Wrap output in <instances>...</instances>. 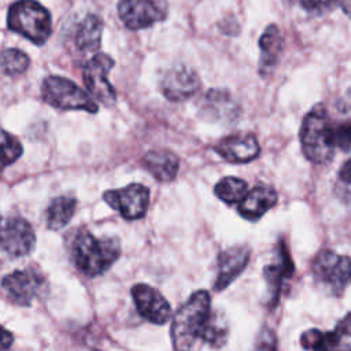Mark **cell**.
I'll list each match as a JSON object with an SVG mask.
<instances>
[{
    "instance_id": "obj_1",
    "label": "cell",
    "mask_w": 351,
    "mask_h": 351,
    "mask_svg": "<svg viewBox=\"0 0 351 351\" xmlns=\"http://www.w3.org/2000/svg\"><path fill=\"white\" fill-rule=\"evenodd\" d=\"M121 244L115 237H96L86 229H80L71 241V261L88 277L107 271L119 258Z\"/></svg>"
},
{
    "instance_id": "obj_6",
    "label": "cell",
    "mask_w": 351,
    "mask_h": 351,
    "mask_svg": "<svg viewBox=\"0 0 351 351\" xmlns=\"http://www.w3.org/2000/svg\"><path fill=\"white\" fill-rule=\"evenodd\" d=\"M41 95L45 103L59 110H84L88 112H97L99 110L96 101L86 92L64 77H47L41 85Z\"/></svg>"
},
{
    "instance_id": "obj_14",
    "label": "cell",
    "mask_w": 351,
    "mask_h": 351,
    "mask_svg": "<svg viewBox=\"0 0 351 351\" xmlns=\"http://www.w3.org/2000/svg\"><path fill=\"white\" fill-rule=\"evenodd\" d=\"M200 81L197 74L188 66H176L162 78V93L170 101H184L193 96L199 89Z\"/></svg>"
},
{
    "instance_id": "obj_31",
    "label": "cell",
    "mask_w": 351,
    "mask_h": 351,
    "mask_svg": "<svg viewBox=\"0 0 351 351\" xmlns=\"http://www.w3.org/2000/svg\"><path fill=\"white\" fill-rule=\"evenodd\" d=\"M335 140L336 148L344 152L351 151V119L335 125Z\"/></svg>"
},
{
    "instance_id": "obj_5",
    "label": "cell",
    "mask_w": 351,
    "mask_h": 351,
    "mask_svg": "<svg viewBox=\"0 0 351 351\" xmlns=\"http://www.w3.org/2000/svg\"><path fill=\"white\" fill-rule=\"evenodd\" d=\"M314 280L330 295L340 296L351 282V256L321 250L311 262Z\"/></svg>"
},
{
    "instance_id": "obj_25",
    "label": "cell",
    "mask_w": 351,
    "mask_h": 351,
    "mask_svg": "<svg viewBox=\"0 0 351 351\" xmlns=\"http://www.w3.org/2000/svg\"><path fill=\"white\" fill-rule=\"evenodd\" d=\"M329 351H351V313L344 315L332 332H326Z\"/></svg>"
},
{
    "instance_id": "obj_17",
    "label": "cell",
    "mask_w": 351,
    "mask_h": 351,
    "mask_svg": "<svg viewBox=\"0 0 351 351\" xmlns=\"http://www.w3.org/2000/svg\"><path fill=\"white\" fill-rule=\"evenodd\" d=\"M278 195L270 185H256L245 193L239 203L237 211L248 221H258L266 211L276 206Z\"/></svg>"
},
{
    "instance_id": "obj_34",
    "label": "cell",
    "mask_w": 351,
    "mask_h": 351,
    "mask_svg": "<svg viewBox=\"0 0 351 351\" xmlns=\"http://www.w3.org/2000/svg\"><path fill=\"white\" fill-rule=\"evenodd\" d=\"M340 5L341 10L344 11V14L351 18V0H340Z\"/></svg>"
},
{
    "instance_id": "obj_12",
    "label": "cell",
    "mask_w": 351,
    "mask_h": 351,
    "mask_svg": "<svg viewBox=\"0 0 351 351\" xmlns=\"http://www.w3.org/2000/svg\"><path fill=\"white\" fill-rule=\"evenodd\" d=\"M132 298L137 313L155 325L166 324L171 317V306L166 298L147 284H136L132 288Z\"/></svg>"
},
{
    "instance_id": "obj_18",
    "label": "cell",
    "mask_w": 351,
    "mask_h": 351,
    "mask_svg": "<svg viewBox=\"0 0 351 351\" xmlns=\"http://www.w3.org/2000/svg\"><path fill=\"white\" fill-rule=\"evenodd\" d=\"M261 60L259 74L266 77L276 69L281 51H282V36L276 25H269L259 38Z\"/></svg>"
},
{
    "instance_id": "obj_27",
    "label": "cell",
    "mask_w": 351,
    "mask_h": 351,
    "mask_svg": "<svg viewBox=\"0 0 351 351\" xmlns=\"http://www.w3.org/2000/svg\"><path fill=\"white\" fill-rule=\"evenodd\" d=\"M23 152L21 141L0 128V169L12 165Z\"/></svg>"
},
{
    "instance_id": "obj_4",
    "label": "cell",
    "mask_w": 351,
    "mask_h": 351,
    "mask_svg": "<svg viewBox=\"0 0 351 351\" xmlns=\"http://www.w3.org/2000/svg\"><path fill=\"white\" fill-rule=\"evenodd\" d=\"M7 25L11 30L37 45H43L52 32L51 14L36 0L12 3L8 10Z\"/></svg>"
},
{
    "instance_id": "obj_16",
    "label": "cell",
    "mask_w": 351,
    "mask_h": 351,
    "mask_svg": "<svg viewBox=\"0 0 351 351\" xmlns=\"http://www.w3.org/2000/svg\"><path fill=\"white\" fill-rule=\"evenodd\" d=\"M251 250L247 245H234L226 248L218 255V273L214 289L221 292L229 287L247 267Z\"/></svg>"
},
{
    "instance_id": "obj_13",
    "label": "cell",
    "mask_w": 351,
    "mask_h": 351,
    "mask_svg": "<svg viewBox=\"0 0 351 351\" xmlns=\"http://www.w3.org/2000/svg\"><path fill=\"white\" fill-rule=\"evenodd\" d=\"M277 247V262H273L263 267V277L266 280L267 288V304L271 308L276 307L278 303L284 280L291 278L295 273V265L289 255L287 244L284 241H280Z\"/></svg>"
},
{
    "instance_id": "obj_22",
    "label": "cell",
    "mask_w": 351,
    "mask_h": 351,
    "mask_svg": "<svg viewBox=\"0 0 351 351\" xmlns=\"http://www.w3.org/2000/svg\"><path fill=\"white\" fill-rule=\"evenodd\" d=\"M77 200L71 196H58L51 200L47 208V226L52 230L64 228L73 218Z\"/></svg>"
},
{
    "instance_id": "obj_33",
    "label": "cell",
    "mask_w": 351,
    "mask_h": 351,
    "mask_svg": "<svg viewBox=\"0 0 351 351\" xmlns=\"http://www.w3.org/2000/svg\"><path fill=\"white\" fill-rule=\"evenodd\" d=\"M12 343H14L12 333L0 325V351L8 350Z\"/></svg>"
},
{
    "instance_id": "obj_32",
    "label": "cell",
    "mask_w": 351,
    "mask_h": 351,
    "mask_svg": "<svg viewBox=\"0 0 351 351\" xmlns=\"http://www.w3.org/2000/svg\"><path fill=\"white\" fill-rule=\"evenodd\" d=\"M339 4V0H300V5L313 14H325L332 11Z\"/></svg>"
},
{
    "instance_id": "obj_7",
    "label": "cell",
    "mask_w": 351,
    "mask_h": 351,
    "mask_svg": "<svg viewBox=\"0 0 351 351\" xmlns=\"http://www.w3.org/2000/svg\"><path fill=\"white\" fill-rule=\"evenodd\" d=\"M8 298L19 306H30L33 300L43 298L48 291L45 277L37 269H19L1 280Z\"/></svg>"
},
{
    "instance_id": "obj_10",
    "label": "cell",
    "mask_w": 351,
    "mask_h": 351,
    "mask_svg": "<svg viewBox=\"0 0 351 351\" xmlns=\"http://www.w3.org/2000/svg\"><path fill=\"white\" fill-rule=\"evenodd\" d=\"M103 200L125 219L143 218L149 206V191L141 184H129L103 193Z\"/></svg>"
},
{
    "instance_id": "obj_9",
    "label": "cell",
    "mask_w": 351,
    "mask_h": 351,
    "mask_svg": "<svg viewBox=\"0 0 351 351\" xmlns=\"http://www.w3.org/2000/svg\"><path fill=\"white\" fill-rule=\"evenodd\" d=\"M118 14L130 30H140L160 22L167 15L166 0H119Z\"/></svg>"
},
{
    "instance_id": "obj_23",
    "label": "cell",
    "mask_w": 351,
    "mask_h": 351,
    "mask_svg": "<svg viewBox=\"0 0 351 351\" xmlns=\"http://www.w3.org/2000/svg\"><path fill=\"white\" fill-rule=\"evenodd\" d=\"M203 108L215 117L232 119L237 114V107L232 100L230 95L225 90L211 89L204 96V106Z\"/></svg>"
},
{
    "instance_id": "obj_8",
    "label": "cell",
    "mask_w": 351,
    "mask_h": 351,
    "mask_svg": "<svg viewBox=\"0 0 351 351\" xmlns=\"http://www.w3.org/2000/svg\"><path fill=\"white\" fill-rule=\"evenodd\" d=\"M112 67L114 59L106 53L93 55L82 67V80L89 93L107 106L117 100V92L108 81V73Z\"/></svg>"
},
{
    "instance_id": "obj_26",
    "label": "cell",
    "mask_w": 351,
    "mask_h": 351,
    "mask_svg": "<svg viewBox=\"0 0 351 351\" xmlns=\"http://www.w3.org/2000/svg\"><path fill=\"white\" fill-rule=\"evenodd\" d=\"M29 63H30L29 56L23 51L16 48L5 49L0 55V69L4 74L11 77L25 73L29 67Z\"/></svg>"
},
{
    "instance_id": "obj_20",
    "label": "cell",
    "mask_w": 351,
    "mask_h": 351,
    "mask_svg": "<svg viewBox=\"0 0 351 351\" xmlns=\"http://www.w3.org/2000/svg\"><path fill=\"white\" fill-rule=\"evenodd\" d=\"M101 32V19L95 14H88L77 30L75 45L78 51L82 53H93L95 51H97L100 48Z\"/></svg>"
},
{
    "instance_id": "obj_28",
    "label": "cell",
    "mask_w": 351,
    "mask_h": 351,
    "mask_svg": "<svg viewBox=\"0 0 351 351\" xmlns=\"http://www.w3.org/2000/svg\"><path fill=\"white\" fill-rule=\"evenodd\" d=\"M335 193L343 203L351 206V158L339 169L337 180L335 182Z\"/></svg>"
},
{
    "instance_id": "obj_11",
    "label": "cell",
    "mask_w": 351,
    "mask_h": 351,
    "mask_svg": "<svg viewBox=\"0 0 351 351\" xmlns=\"http://www.w3.org/2000/svg\"><path fill=\"white\" fill-rule=\"evenodd\" d=\"M36 245L34 230L21 217H0V247L12 256L27 255Z\"/></svg>"
},
{
    "instance_id": "obj_30",
    "label": "cell",
    "mask_w": 351,
    "mask_h": 351,
    "mask_svg": "<svg viewBox=\"0 0 351 351\" xmlns=\"http://www.w3.org/2000/svg\"><path fill=\"white\" fill-rule=\"evenodd\" d=\"M252 351H277V336L273 329L262 326L259 330Z\"/></svg>"
},
{
    "instance_id": "obj_24",
    "label": "cell",
    "mask_w": 351,
    "mask_h": 351,
    "mask_svg": "<svg viewBox=\"0 0 351 351\" xmlns=\"http://www.w3.org/2000/svg\"><path fill=\"white\" fill-rule=\"evenodd\" d=\"M248 192L247 182L239 177H223L214 186V193L218 199L225 202L226 204H236L243 200L245 193Z\"/></svg>"
},
{
    "instance_id": "obj_15",
    "label": "cell",
    "mask_w": 351,
    "mask_h": 351,
    "mask_svg": "<svg viewBox=\"0 0 351 351\" xmlns=\"http://www.w3.org/2000/svg\"><path fill=\"white\" fill-rule=\"evenodd\" d=\"M214 151L226 162L247 163L254 160L259 155L261 147L254 134L237 133L219 140L215 144Z\"/></svg>"
},
{
    "instance_id": "obj_29",
    "label": "cell",
    "mask_w": 351,
    "mask_h": 351,
    "mask_svg": "<svg viewBox=\"0 0 351 351\" xmlns=\"http://www.w3.org/2000/svg\"><path fill=\"white\" fill-rule=\"evenodd\" d=\"M300 344L304 350L308 351H329L326 332H321L315 328L302 333Z\"/></svg>"
},
{
    "instance_id": "obj_3",
    "label": "cell",
    "mask_w": 351,
    "mask_h": 351,
    "mask_svg": "<svg viewBox=\"0 0 351 351\" xmlns=\"http://www.w3.org/2000/svg\"><path fill=\"white\" fill-rule=\"evenodd\" d=\"M210 300V293L199 289L176 311L171 322L174 351H191L195 341L200 337L203 325L211 311Z\"/></svg>"
},
{
    "instance_id": "obj_19",
    "label": "cell",
    "mask_w": 351,
    "mask_h": 351,
    "mask_svg": "<svg viewBox=\"0 0 351 351\" xmlns=\"http://www.w3.org/2000/svg\"><path fill=\"white\" fill-rule=\"evenodd\" d=\"M141 162L143 166L152 174V177L162 182L174 180L180 167L178 158L166 149L148 151L143 156Z\"/></svg>"
},
{
    "instance_id": "obj_2",
    "label": "cell",
    "mask_w": 351,
    "mask_h": 351,
    "mask_svg": "<svg viewBox=\"0 0 351 351\" xmlns=\"http://www.w3.org/2000/svg\"><path fill=\"white\" fill-rule=\"evenodd\" d=\"M335 122L322 104L314 106L303 118L300 145L304 156L314 163L329 162L336 151Z\"/></svg>"
},
{
    "instance_id": "obj_21",
    "label": "cell",
    "mask_w": 351,
    "mask_h": 351,
    "mask_svg": "<svg viewBox=\"0 0 351 351\" xmlns=\"http://www.w3.org/2000/svg\"><path fill=\"white\" fill-rule=\"evenodd\" d=\"M229 337V322L225 314L219 310L210 311L203 329L200 332V337L204 343L214 348H219L225 346Z\"/></svg>"
}]
</instances>
